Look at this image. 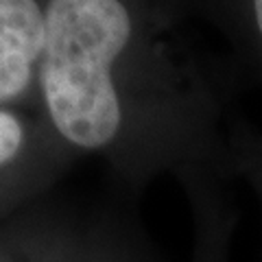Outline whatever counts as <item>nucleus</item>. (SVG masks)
Instances as JSON below:
<instances>
[{
  "mask_svg": "<svg viewBox=\"0 0 262 262\" xmlns=\"http://www.w3.org/2000/svg\"><path fill=\"white\" fill-rule=\"evenodd\" d=\"M134 22L129 0H48L37 77L39 107L57 140L131 179L179 155L125 72L120 51Z\"/></svg>",
  "mask_w": 262,
  "mask_h": 262,
  "instance_id": "obj_1",
  "label": "nucleus"
},
{
  "mask_svg": "<svg viewBox=\"0 0 262 262\" xmlns=\"http://www.w3.org/2000/svg\"><path fill=\"white\" fill-rule=\"evenodd\" d=\"M77 162L42 112L0 107V221L55 192Z\"/></svg>",
  "mask_w": 262,
  "mask_h": 262,
  "instance_id": "obj_2",
  "label": "nucleus"
},
{
  "mask_svg": "<svg viewBox=\"0 0 262 262\" xmlns=\"http://www.w3.org/2000/svg\"><path fill=\"white\" fill-rule=\"evenodd\" d=\"M48 0H0V107H39Z\"/></svg>",
  "mask_w": 262,
  "mask_h": 262,
  "instance_id": "obj_3",
  "label": "nucleus"
},
{
  "mask_svg": "<svg viewBox=\"0 0 262 262\" xmlns=\"http://www.w3.org/2000/svg\"><path fill=\"white\" fill-rule=\"evenodd\" d=\"M79 203L51 192L0 221V262H53L85 219Z\"/></svg>",
  "mask_w": 262,
  "mask_h": 262,
  "instance_id": "obj_4",
  "label": "nucleus"
},
{
  "mask_svg": "<svg viewBox=\"0 0 262 262\" xmlns=\"http://www.w3.org/2000/svg\"><path fill=\"white\" fill-rule=\"evenodd\" d=\"M53 262H160L131 223L112 210H88L72 241Z\"/></svg>",
  "mask_w": 262,
  "mask_h": 262,
  "instance_id": "obj_5",
  "label": "nucleus"
},
{
  "mask_svg": "<svg viewBox=\"0 0 262 262\" xmlns=\"http://www.w3.org/2000/svg\"><path fill=\"white\" fill-rule=\"evenodd\" d=\"M190 262H227V234L221 225V216L210 212L208 206H203L199 216Z\"/></svg>",
  "mask_w": 262,
  "mask_h": 262,
  "instance_id": "obj_6",
  "label": "nucleus"
},
{
  "mask_svg": "<svg viewBox=\"0 0 262 262\" xmlns=\"http://www.w3.org/2000/svg\"><path fill=\"white\" fill-rule=\"evenodd\" d=\"M253 13H256V24L262 35V0H253Z\"/></svg>",
  "mask_w": 262,
  "mask_h": 262,
  "instance_id": "obj_7",
  "label": "nucleus"
}]
</instances>
